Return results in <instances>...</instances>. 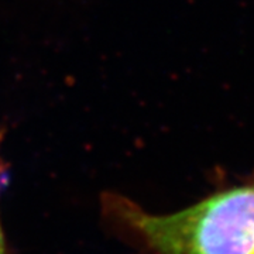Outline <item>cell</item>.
I'll return each instance as SVG.
<instances>
[{
    "label": "cell",
    "instance_id": "obj_2",
    "mask_svg": "<svg viewBox=\"0 0 254 254\" xmlns=\"http://www.w3.org/2000/svg\"><path fill=\"white\" fill-rule=\"evenodd\" d=\"M1 136L3 133L0 131V141H1ZM1 174H3V165L0 163V187H1ZM0 254H10L9 247H7V240L4 236V230L1 226V218H0Z\"/></svg>",
    "mask_w": 254,
    "mask_h": 254
},
{
    "label": "cell",
    "instance_id": "obj_1",
    "mask_svg": "<svg viewBox=\"0 0 254 254\" xmlns=\"http://www.w3.org/2000/svg\"><path fill=\"white\" fill-rule=\"evenodd\" d=\"M102 213L112 230L143 254H254V181L164 215L109 192L102 198Z\"/></svg>",
    "mask_w": 254,
    "mask_h": 254
}]
</instances>
